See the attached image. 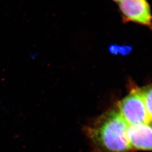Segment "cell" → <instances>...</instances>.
Masks as SVG:
<instances>
[{"label": "cell", "mask_w": 152, "mask_h": 152, "mask_svg": "<svg viewBox=\"0 0 152 152\" xmlns=\"http://www.w3.org/2000/svg\"><path fill=\"white\" fill-rule=\"evenodd\" d=\"M113 1L114 2H120L121 1H122V0H113Z\"/></svg>", "instance_id": "obj_7"}, {"label": "cell", "mask_w": 152, "mask_h": 152, "mask_svg": "<svg viewBox=\"0 0 152 152\" xmlns=\"http://www.w3.org/2000/svg\"><path fill=\"white\" fill-rule=\"evenodd\" d=\"M119 9L124 23L133 22L152 31V11L147 0H122Z\"/></svg>", "instance_id": "obj_3"}, {"label": "cell", "mask_w": 152, "mask_h": 152, "mask_svg": "<svg viewBox=\"0 0 152 152\" xmlns=\"http://www.w3.org/2000/svg\"><path fill=\"white\" fill-rule=\"evenodd\" d=\"M132 50V47L129 45H112L109 48V51L111 54L114 55H126Z\"/></svg>", "instance_id": "obj_6"}, {"label": "cell", "mask_w": 152, "mask_h": 152, "mask_svg": "<svg viewBox=\"0 0 152 152\" xmlns=\"http://www.w3.org/2000/svg\"><path fill=\"white\" fill-rule=\"evenodd\" d=\"M150 125H151V126H152V122H151V124H150Z\"/></svg>", "instance_id": "obj_8"}, {"label": "cell", "mask_w": 152, "mask_h": 152, "mask_svg": "<svg viewBox=\"0 0 152 152\" xmlns=\"http://www.w3.org/2000/svg\"><path fill=\"white\" fill-rule=\"evenodd\" d=\"M147 108L148 113L152 120V84L140 88Z\"/></svg>", "instance_id": "obj_5"}, {"label": "cell", "mask_w": 152, "mask_h": 152, "mask_svg": "<svg viewBox=\"0 0 152 152\" xmlns=\"http://www.w3.org/2000/svg\"><path fill=\"white\" fill-rule=\"evenodd\" d=\"M128 126L118 109H112L87 126L86 134L97 152H130Z\"/></svg>", "instance_id": "obj_1"}, {"label": "cell", "mask_w": 152, "mask_h": 152, "mask_svg": "<svg viewBox=\"0 0 152 152\" xmlns=\"http://www.w3.org/2000/svg\"><path fill=\"white\" fill-rule=\"evenodd\" d=\"M117 109L129 126L150 124L152 122L139 88H133L125 98L119 102Z\"/></svg>", "instance_id": "obj_2"}, {"label": "cell", "mask_w": 152, "mask_h": 152, "mask_svg": "<svg viewBox=\"0 0 152 152\" xmlns=\"http://www.w3.org/2000/svg\"><path fill=\"white\" fill-rule=\"evenodd\" d=\"M127 136L132 150L152 152V127L150 124L129 125Z\"/></svg>", "instance_id": "obj_4"}]
</instances>
